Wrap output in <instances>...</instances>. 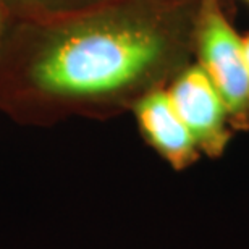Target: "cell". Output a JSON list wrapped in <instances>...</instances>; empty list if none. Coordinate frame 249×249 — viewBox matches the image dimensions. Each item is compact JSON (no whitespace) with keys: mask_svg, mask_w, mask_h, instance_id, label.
Masks as SVG:
<instances>
[{"mask_svg":"<svg viewBox=\"0 0 249 249\" xmlns=\"http://www.w3.org/2000/svg\"><path fill=\"white\" fill-rule=\"evenodd\" d=\"M7 18H8L7 12H5L3 7L0 5V42H2V36H3V31H5V24H7Z\"/></svg>","mask_w":249,"mask_h":249,"instance_id":"cell-6","label":"cell"},{"mask_svg":"<svg viewBox=\"0 0 249 249\" xmlns=\"http://www.w3.org/2000/svg\"><path fill=\"white\" fill-rule=\"evenodd\" d=\"M167 92L202 156L222 157L235 131L225 102L201 65H186L168 83Z\"/></svg>","mask_w":249,"mask_h":249,"instance_id":"cell-3","label":"cell"},{"mask_svg":"<svg viewBox=\"0 0 249 249\" xmlns=\"http://www.w3.org/2000/svg\"><path fill=\"white\" fill-rule=\"evenodd\" d=\"M241 42H243V51H245L246 60L249 65V33H246L245 36H241Z\"/></svg>","mask_w":249,"mask_h":249,"instance_id":"cell-7","label":"cell"},{"mask_svg":"<svg viewBox=\"0 0 249 249\" xmlns=\"http://www.w3.org/2000/svg\"><path fill=\"white\" fill-rule=\"evenodd\" d=\"M246 2H248V3H249V0H246Z\"/></svg>","mask_w":249,"mask_h":249,"instance_id":"cell-8","label":"cell"},{"mask_svg":"<svg viewBox=\"0 0 249 249\" xmlns=\"http://www.w3.org/2000/svg\"><path fill=\"white\" fill-rule=\"evenodd\" d=\"M141 136L170 165L183 172L201 159L196 141L178 115L167 88L142 96L131 107Z\"/></svg>","mask_w":249,"mask_h":249,"instance_id":"cell-4","label":"cell"},{"mask_svg":"<svg viewBox=\"0 0 249 249\" xmlns=\"http://www.w3.org/2000/svg\"><path fill=\"white\" fill-rule=\"evenodd\" d=\"M199 5L101 0L57 17L7 18L0 108L34 122L131 110L194 60Z\"/></svg>","mask_w":249,"mask_h":249,"instance_id":"cell-1","label":"cell"},{"mask_svg":"<svg viewBox=\"0 0 249 249\" xmlns=\"http://www.w3.org/2000/svg\"><path fill=\"white\" fill-rule=\"evenodd\" d=\"M227 0H201L194 29V62L211 78L227 106L233 131H249V65Z\"/></svg>","mask_w":249,"mask_h":249,"instance_id":"cell-2","label":"cell"},{"mask_svg":"<svg viewBox=\"0 0 249 249\" xmlns=\"http://www.w3.org/2000/svg\"><path fill=\"white\" fill-rule=\"evenodd\" d=\"M101 0H0L8 18H49L84 8Z\"/></svg>","mask_w":249,"mask_h":249,"instance_id":"cell-5","label":"cell"}]
</instances>
